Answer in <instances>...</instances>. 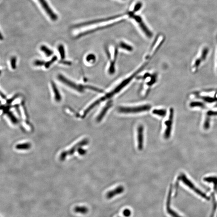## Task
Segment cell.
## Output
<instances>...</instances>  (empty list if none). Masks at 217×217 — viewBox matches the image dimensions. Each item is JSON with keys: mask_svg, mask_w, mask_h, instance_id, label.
<instances>
[{"mask_svg": "<svg viewBox=\"0 0 217 217\" xmlns=\"http://www.w3.org/2000/svg\"><path fill=\"white\" fill-rule=\"evenodd\" d=\"M146 66V64H145V65L142 66H141V68L138 69V70L136 71V72H135L134 73H133V74L130 75L129 76H128L127 78H125L122 80L115 87H114L113 89H112L110 92L105 94V96L99 99L100 103H101V102H103L105 100L109 99L110 98L113 97V96L116 95V94L119 93L121 90H123L125 87H126L128 85V84H129L131 82V81L133 80V78H134V77L138 74L139 72H140V71L142 70Z\"/></svg>", "mask_w": 217, "mask_h": 217, "instance_id": "obj_1", "label": "cell"}, {"mask_svg": "<svg viewBox=\"0 0 217 217\" xmlns=\"http://www.w3.org/2000/svg\"><path fill=\"white\" fill-rule=\"evenodd\" d=\"M151 105L149 104H144L129 106H120L117 108L119 113L126 115L140 114L148 112L150 110Z\"/></svg>", "mask_w": 217, "mask_h": 217, "instance_id": "obj_2", "label": "cell"}, {"mask_svg": "<svg viewBox=\"0 0 217 217\" xmlns=\"http://www.w3.org/2000/svg\"><path fill=\"white\" fill-rule=\"evenodd\" d=\"M178 179L181 180L186 186H187L188 188H189L191 190L193 191L194 193L197 194L198 195L200 196L201 197H203L206 200H208L209 199L208 196H207L201 191L197 189V187L194 185V184L190 180L188 179V178L185 176V175H184V174H182L179 176Z\"/></svg>", "mask_w": 217, "mask_h": 217, "instance_id": "obj_3", "label": "cell"}, {"mask_svg": "<svg viewBox=\"0 0 217 217\" xmlns=\"http://www.w3.org/2000/svg\"><path fill=\"white\" fill-rule=\"evenodd\" d=\"M89 143V140L87 138H84L78 143L74 145L72 148L67 151L62 152L60 156V159L61 161H63L65 160L67 156L70 155H73L75 152L77 151L79 147H82L88 145Z\"/></svg>", "mask_w": 217, "mask_h": 217, "instance_id": "obj_4", "label": "cell"}, {"mask_svg": "<svg viewBox=\"0 0 217 217\" xmlns=\"http://www.w3.org/2000/svg\"><path fill=\"white\" fill-rule=\"evenodd\" d=\"M174 117V109L172 108H170L169 109L168 118L164 122V125L166 128L164 133V137L166 139L170 138L171 136V132L172 130L173 125Z\"/></svg>", "mask_w": 217, "mask_h": 217, "instance_id": "obj_5", "label": "cell"}, {"mask_svg": "<svg viewBox=\"0 0 217 217\" xmlns=\"http://www.w3.org/2000/svg\"><path fill=\"white\" fill-rule=\"evenodd\" d=\"M209 52V49L207 47L204 48L202 49L200 55L195 59L194 62L192 65V72H195L198 70V68L200 66L202 62L205 60L206 58L207 57Z\"/></svg>", "mask_w": 217, "mask_h": 217, "instance_id": "obj_6", "label": "cell"}, {"mask_svg": "<svg viewBox=\"0 0 217 217\" xmlns=\"http://www.w3.org/2000/svg\"><path fill=\"white\" fill-rule=\"evenodd\" d=\"M58 78L61 82L68 87L71 88L72 89L80 93H82L84 91V86L73 82V81L66 78V77L64 76L62 74H59L58 76Z\"/></svg>", "mask_w": 217, "mask_h": 217, "instance_id": "obj_7", "label": "cell"}, {"mask_svg": "<svg viewBox=\"0 0 217 217\" xmlns=\"http://www.w3.org/2000/svg\"><path fill=\"white\" fill-rule=\"evenodd\" d=\"M134 13H133V12L130 13H129V15L130 17L132 18H133V19H134L137 22V23H138L141 29L142 30L143 32L145 33V35H146L147 37H149V38H151V37H152V35H153L152 33L150 31V30L148 29V28L145 25L144 22L142 20V19L139 16L134 15Z\"/></svg>", "mask_w": 217, "mask_h": 217, "instance_id": "obj_8", "label": "cell"}, {"mask_svg": "<svg viewBox=\"0 0 217 217\" xmlns=\"http://www.w3.org/2000/svg\"><path fill=\"white\" fill-rule=\"evenodd\" d=\"M39 3L41 5L45 11L46 12L48 15L50 17L51 20L53 21H56L58 19V16L56 13L53 12L51 9L49 5L48 4L46 0H38Z\"/></svg>", "mask_w": 217, "mask_h": 217, "instance_id": "obj_9", "label": "cell"}, {"mask_svg": "<svg viewBox=\"0 0 217 217\" xmlns=\"http://www.w3.org/2000/svg\"><path fill=\"white\" fill-rule=\"evenodd\" d=\"M144 126L142 125H140L137 128V141L138 148L140 151L143 150L144 147Z\"/></svg>", "mask_w": 217, "mask_h": 217, "instance_id": "obj_10", "label": "cell"}, {"mask_svg": "<svg viewBox=\"0 0 217 217\" xmlns=\"http://www.w3.org/2000/svg\"><path fill=\"white\" fill-rule=\"evenodd\" d=\"M124 190L125 189L123 186H118L115 189L109 191L106 194V197L108 199H111L115 196L119 195V194L123 193Z\"/></svg>", "mask_w": 217, "mask_h": 217, "instance_id": "obj_11", "label": "cell"}, {"mask_svg": "<svg viewBox=\"0 0 217 217\" xmlns=\"http://www.w3.org/2000/svg\"><path fill=\"white\" fill-rule=\"evenodd\" d=\"M111 105H112V104L111 102H109V103H107V105L102 108L97 116L96 120L97 122H100L102 121V119H103L104 117L105 116L106 114L108 112L109 110L111 107Z\"/></svg>", "mask_w": 217, "mask_h": 217, "instance_id": "obj_12", "label": "cell"}, {"mask_svg": "<svg viewBox=\"0 0 217 217\" xmlns=\"http://www.w3.org/2000/svg\"><path fill=\"white\" fill-rule=\"evenodd\" d=\"M117 17V16H115V17H112L111 18H108V19H99V20H93L92 21H87V22H83L82 23H79V24H76L75 25L73 26V28H79V27H82L83 26H87V25H90L91 24H95V23H97L99 22L103 21H107V20H111V19H113L114 18H115V17Z\"/></svg>", "mask_w": 217, "mask_h": 217, "instance_id": "obj_13", "label": "cell"}, {"mask_svg": "<svg viewBox=\"0 0 217 217\" xmlns=\"http://www.w3.org/2000/svg\"><path fill=\"white\" fill-rule=\"evenodd\" d=\"M171 193H172V187H170L168 192V196L167 197V202H166V210L168 213L173 216H178L175 212L172 211L170 207V203H171Z\"/></svg>", "mask_w": 217, "mask_h": 217, "instance_id": "obj_14", "label": "cell"}, {"mask_svg": "<svg viewBox=\"0 0 217 217\" xmlns=\"http://www.w3.org/2000/svg\"><path fill=\"white\" fill-rule=\"evenodd\" d=\"M51 86L52 87V91L54 95V98L55 101L57 102H60L62 100V97L56 84H55V83L52 82L51 83Z\"/></svg>", "mask_w": 217, "mask_h": 217, "instance_id": "obj_15", "label": "cell"}, {"mask_svg": "<svg viewBox=\"0 0 217 217\" xmlns=\"http://www.w3.org/2000/svg\"><path fill=\"white\" fill-rule=\"evenodd\" d=\"M152 113L154 115L158 116L160 117H164L167 114V111L166 109L162 108H157L153 109Z\"/></svg>", "mask_w": 217, "mask_h": 217, "instance_id": "obj_16", "label": "cell"}, {"mask_svg": "<svg viewBox=\"0 0 217 217\" xmlns=\"http://www.w3.org/2000/svg\"><path fill=\"white\" fill-rule=\"evenodd\" d=\"M31 144L29 142L16 145L15 148L18 150H28L31 148Z\"/></svg>", "mask_w": 217, "mask_h": 217, "instance_id": "obj_17", "label": "cell"}, {"mask_svg": "<svg viewBox=\"0 0 217 217\" xmlns=\"http://www.w3.org/2000/svg\"><path fill=\"white\" fill-rule=\"evenodd\" d=\"M40 50L42 51L48 57H50L51 56H52L54 53L52 50L49 49L47 46L44 45H42L40 47Z\"/></svg>", "mask_w": 217, "mask_h": 217, "instance_id": "obj_18", "label": "cell"}, {"mask_svg": "<svg viewBox=\"0 0 217 217\" xmlns=\"http://www.w3.org/2000/svg\"><path fill=\"white\" fill-rule=\"evenodd\" d=\"M74 211L76 213L84 214L88 213L89 209L85 206H76Z\"/></svg>", "mask_w": 217, "mask_h": 217, "instance_id": "obj_19", "label": "cell"}, {"mask_svg": "<svg viewBox=\"0 0 217 217\" xmlns=\"http://www.w3.org/2000/svg\"><path fill=\"white\" fill-rule=\"evenodd\" d=\"M58 52H59V54L60 55L61 59L62 60H64V59H65V57H66L64 46H63V45L60 44V45L58 46Z\"/></svg>", "mask_w": 217, "mask_h": 217, "instance_id": "obj_20", "label": "cell"}, {"mask_svg": "<svg viewBox=\"0 0 217 217\" xmlns=\"http://www.w3.org/2000/svg\"><path fill=\"white\" fill-rule=\"evenodd\" d=\"M7 116L10 119V121L14 125H16L18 123V120L17 118H16L15 115H13L12 112H9L7 113Z\"/></svg>", "mask_w": 217, "mask_h": 217, "instance_id": "obj_21", "label": "cell"}, {"mask_svg": "<svg viewBox=\"0 0 217 217\" xmlns=\"http://www.w3.org/2000/svg\"><path fill=\"white\" fill-rule=\"evenodd\" d=\"M120 48L125 50L128 52H132L133 50V48L130 45L127 44L125 42H121L119 44Z\"/></svg>", "mask_w": 217, "mask_h": 217, "instance_id": "obj_22", "label": "cell"}, {"mask_svg": "<svg viewBox=\"0 0 217 217\" xmlns=\"http://www.w3.org/2000/svg\"><path fill=\"white\" fill-rule=\"evenodd\" d=\"M190 106L191 107H199V108H204L205 105L202 102H198V101H193L191 102L190 104Z\"/></svg>", "mask_w": 217, "mask_h": 217, "instance_id": "obj_23", "label": "cell"}, {"mask_svg": "<svg viewBox=\"0 0 217 217\" xmlns=\"http://www.w3.org/2000/svg\"><path fill=\"white\" fill-rule=\"evenodd\" d=\"M57 59H58V58H57V56H53L52 58L50 60L48 61L47 62H46L45 65H44V66H45V68L46 69L49 68L51 66V65H52L53 63H54V62H55L57 60Z\"/></svg>", "mask_w": 217, "mask_h": 217, "instance_id": "obj_24", "label": "cell"}, {"mask_svg": "<svg viewBox=\"0 0 217 217\" xmlns=\"http://www.w3.org/2000/svg\"><path fill=\"white\" fill-rule=\"evenodd\" d=\"M96 57L95 55L93 54H91L87 55L86 58V62L89 63L93 64L96 61Z\"/></svg>", "mask_w": 217, "mask_h": 217, "instance_id": "obj_25", "label": "cell"}, {"mask_svg": "<svg viewBox=\"0 0 217 217\" xmlns=\"http://www.w3.org/2000/svg\"><path fill=\"white\" fill-rule=\"evenodd\" d=\"M17 59L15 56H13L11 58L10 60V64L11 68L13 70H15L17 68Z\"/></svg>", "mask_w": 217, "mask_h": 217, "instance_id": "obj_26", "label": "cell"}, {"mask_svg": "<svg viewBox=\"0 0 217 217\" xmlns=\"http://www.w3.org/2000/svg\"><path fill=\"white\" fill-rule=\"evenodd\" d=\"M45 63L46 62L44 60H37L34 61L33 64L36 66H44Z\"/></svg>", "mask_w": 217, "mask_h": 217, "instance_id": "obj_27", "label": "cell"}, {"mask_svg": "<svg viewBox=\"0 0 217 217\" xmlns=\"http://www.w3.org/2000/svg\"><path fill=\"white\" fill-rule=\"evenodd\" d=\"M142 3L141 2H138L136 4L134 7V9H133V13H134L135 12H137L141 9V7H142Z\"/></svg>", "mask_w": 217, "mask_h": 217, "instance_id": "obj_28", "label": "cell"}, {"mask_svg": "<svg viewBox=\"0 0 217 217\" xmlns=\"http://www.w3.org/2000/svg\"><path fill=\"white\" fill-rule=\"evenodd\" d=\"M77 151L78 152V154L81 156L85 155L86 153V152H87L86 150L82 148V147H79V148L78 149Z\"/></svg>", "mask_w": 217, "mask_h": 217, "instance_id": "obj_29", "label": "cell"}, {"mask_svg": "<svg viewBox=\"0 0 217 217\" xmlns=\"http://www.w3.org/2000/svg\"><path fill=\"white\" fill-rule=\"evenodd\" d=\"M123 215L124 216H126V217H129V216H130L131 215V211L129 209H126L123 210Z\"/></svg>", "mask_w": 217, "mask_h": 217, "instance_id": "obj_30", "label": "cell"}, {"mask_svg": "<svg viewBox=\"0 0 217 217\" xmlns=\"http://www.w3.org/2000/svg\"><path fill=\"white\" fill-rule=\"evenodd\" d=\"M216 57H217V58H217V54H216Z\"/></svg>", "mask_w": 217, "mask_h": 217, "instance_id": "obj_31", "label": "cell"}]
</instances>
